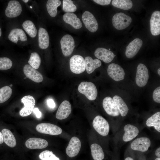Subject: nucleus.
<instances>
[{"instance_id": "34", "label": "nucleus", "mask_w": 160, "mask_h": 160, "mask_svg": "<svg viewBox=\"0 0 160 160\" xmlns=\"http://www.w3.org/2000/svg\"><path fill=\"white\" fill-rule=\"evenodd\" d=\"M28 62L30 65L35 69H37L40 65L41 60L37 53L33 52L31 53Z\"/></svg>"}, {"instance_id": "36", "label": "nucleus", "mask_w": 160, "mask_h": 160, "mask_svg": "<svg viewBox=\"0 0 160 160\" xmlns=\"http://www.w3.org/2000/svg\"><path fill=\"white\" fill-rule=\"evenodd\" d=\"M39 158L41 160H60L52 151L45 150L39 155Z\"/></svg>"}, {"instance_id": "9", "label": "nucleus", "mask_w": 160, "mask_h": 160, "mask_svg": "<svg viewBox=\"0 0 160 160\" xmlns=\"http://www.w3.org/2000/svg\"><path fill=\"white\" fill-rule=\"evenodd\" d=\"M21 102L24 105L20 111V115L22 117L28 116L30 115L34 109L35 100L31 95L24 96L21 99Z\"/></svg>"}, {"instance_id": "6", "label": "nucleus", "mask_w": 160, "mask_h": 160, "mask_svg": "<svg viewBox=\"0 0 160 160\" xmlns=\"http://www.w3.org/2000/svg\"><path fill=\"white\" fill-rule=\"evenodd\" d=\"M61 48L63 54L66 57L70 55L75 47L73 37L69 34L65 35L60 41Z\"/></svg>"}, {"instance_id": "38", "label": "nucleus", "mask_w": 160, "mask_h": 160, "mask_svg": "<svg viewBox=\"0 0 160 160\" xmlns=\"http://www.w3.org/2000/svg\"><path fill=\"white\" fill-rule=\"evenodd\" d=\"M153 98L154 102L160 103V87H158L154 90L153 93Z\"/></svg>"}, {"instance_id": "13", "label": "nucleus", "mask_w": 160, "mask_h": 160, "mask_svg": "<svg viewBox=\"0 0 160 160\" xmlns=\"http://www.w3.org/2000/svg\"><path fill=\"white\" fill-rule=\"evenodd\" d=\"M103 106L107 113L110 116L116 117L120 114L114 101L110 97H106L104 98Z\"/></svg>"}, {"instance_id": "50", "label": "nucleus", "mask_w": 160, "mask_h": 160, "mask_svg": "<svg viewBox=\"0 0 160 160\" xmlns=\"http://www.w3.org/2000/svg\"><path fill=\"white\" fill-rule=\"evenodd\" d=\"M30 7L31 8H32V6H30Z\"/></svg>"}, {"instance_id": "8", "label": "nucleus", "mask_w": 160, "mask_h": 160, "mask_svg": "<svg viewBox=\"0 0 160 160\" xmlns=\"http://www.w3.org/2000/svg\"><path fill=\"white\" fill-rule=\"evenodd\" d=\"M107 71L110 77L116 81H120L124 78V71L122 68L117 64L112 63L109 64Z\"/></svg>"}, {"instance_id": "14", "label": "nucleus", "mask_w": 160, "mask_h": 160, "mask_svg": "<svg viewBox=\"0 0 160 160\" xmlns=\"http://www.w3.org/2000/svg\"><path fill=\"white\" fill-rule=\"evenodd\" d=\"M81 146V142L79 139L75 136L72 137L66 148V154L71 158L76 156L80 151Z\"/></svg>"}, {"instance_id": "40", "label": "nucleus", "mask_w": 160, "mask_h": 160, "mask_svg": "<svg viewBox=\"0 0 160 160\" xmlns=\"http://www.w3.org/2000/svg\"><path fill=\"white\" fill-rule=\"evenodd\" d=\"M33 111L37 118H39L41 117V113L38 108H34Z\"/></svg>"}, {"instance_id": "27", "label": "nucleus", "mask_w": 160, "mask_h": 160, "mask_svg": "<svg viewBox=\"0 0 160 160\" xmlns=\"http://www.w3.org/2000/svg\"><path fill=\"white\" fill-rule=\"evenodd\" d=\"M146 124L148 127H153L157 132H160V112H156L146 120Z\"/></svg>"}, {"instance_id": "5", "label": "nucleus", "mask_w": 160, "mask_h": 160, "mask_svg": "<svg viewBox=\"0 0 160 160\" xmlns=\"http://www.w3.org/2000/svg\"><path fill=\"white\" fill-rule=\"evenodd\" d=\"M149 78V72L147 67L143 64L139 63L137 67L135 76L136 84L139 87L145 86Z\"/></svg>"}, {"instance_id": "20", "label": "nucleus", "mask_w": 160, "mask_h": 160, "mask_svg": "<svg viewBox=\"0 0 160 160\" xmlns=\"http://www.w3.org/2000/svg\"><path fill=\"white\" fill-rule=\"evenodd\" d=\"M48 142L45 139L36 137H32L28 139L25 142V145L30 149H43L47 147Z\"/></svg>"}, {"instance_id": "4", "label": "nucleus", "mask_w": 160, "mask_h": 160, "mask_svg": "<svg viewBox=\"0 0 160 160\" xmlns=\"http://www.w3.org/2000/svg\"><path fill=\"white\" fill-rule=\"evenodd\" d=\"M69 65L71 71L76 74L81 73L86 69L84 59L81 55H75L72 57Z\"/></svg>"}, {"instance_id": "41", "label": "nucleus", "mask_w": 160, "mask_h": 160, "mask_svg": "<svg viewBox=\"0 0 160 160\" xmlns=\"http://www.w3.org/2000/svg\"><path fill=\"white\" fill-rule=\"evenodd\" d=\"M47 103L48 106L51 108H54L55 106V103L52 99H48L47 101Z\"/></svg>"}, {"instance_id": "11", "label": "nucleus", "mask_w": 160, "mask_h": 160, "mask_svg": "<svg viewBox=\"0 0 160 160\" xmlns=\"http://www.w3.org/2000/svg\"><path fill=\"white\" fill-rule=\"evenodd\" d=\"M151 145L150 139L145 137L137 138L131 143L130 147L134 151L145 152L148 150Z\"/></svg>"}, {"instance_id": "46", "label": "nucleus", "mask_w": 160, "mask_h": 160, "mask_svg": "<svg viewBox=\"0 0 160 160\" xmlns=\"http://www.w3.org/2000/svg\"><path fill=\"white\" fill-rule=\"evenodd\" d=\"M154 160H160V157H157Z\"/></svg>"}, {"instance_id": "35", "label": "nucleus", "mask_w": 160, "mask_h": 160, "mask_svg": "<svg viewBox=\"0 0 160 160\" xmlns=\"http://www.w3.org/2000/svg\"><path fill=\"white\" fill-rule=\"evenodd\" d=\"M63 9L67 12H75L77 9L76 7L71 0L63 1Z\"/></svg>"}, {"instance_id": "43", "label": "nucleus", "mask_w": 160, "mask_h": 160, "mask_svg": "<svg viewBox=\"0 0 160 160\" xmlns=\"http://www.w3.org/2000/svg\"><path fill=\"white\" fill-rule=\"evenodd\" d=\"M4 142V139L2 134L0 131V144Z\"/></svg>"}, {"instance_id": "49", "label": "nucleus", "mask_w": 160, "mask_h": 160, "mask_svg": "<svg viewBox=\"0 0 160 160\" xmlns=\"http://www.w3.org/2000/svg\"><path fill=\"white\" fill-rule=\"evenodd\" d=\"M13 86L12 84H11L9 85V87H12Z\"/></svg>"}, {"instance_id": "22", "label": "nucleus", "mask_w": 160, "mask_h": 160, "mask_svg": "<svg viewBox=\"0 0 160 160\" xmlns=\"http://www.w3.org/2000/svg\"><path fill=\"white\" fill-rule=\"evenodd\" d=\"M8 38L11 41L16 44L19 40L24 41H26L27 39L26 35L24 31L19 28L12 29L9 34Z\"/></svg>"}, {"instance_id": "31", "label": "nucleus", "mask_w": 160, "mask_h": 160, "mask_svg": "<svg viewBox=\"0 0 160 160\" xmlns=\"http://www.w3.org/2000/svg\"><path fill=\"white\" fill-rule=\"evenodd\" d=\"M22 26L27 34L31 38L36 35L37 31L33 23L30 20H26L23 23Z\"/></svg>"}, {"instance_id": "44", "label": "nucleus", "mask_w": 160, "mask_h": 160, "mask_svg": "<svg viewBox=\"0 0 160 160\" xmlns=\"http://www.w3.org/2000/svg\"><path fill=\"white\" fill-rule=\"evenodd\" d=\"M124 160H134L133 159L129 156H128L126 157L124 159Z\"/></svg>"}, {"instance_id": "23", "label": "nucleus", "mask_w": 160, "mask_h": 160, "mask_svg": "<svg viewBox=\"0 0 160 160\" xmlns=\"http://www.w3.org/2000/svg\"><path fill=\"white\" fill-rule=\"evenodd\" d=\"M63 19L65 23L70 25L75 29H80L82 26V23L80 19L73 13L66 12L63 15Z\"/></svg>"}, {"instance_id": "3", "label": "nucleus", "mask_w": 160, "mask_h": 160, "mask_svg": "<svg viewBox=\"0 0 160 160\" xmlns=\"http://www.w3.org/2000/svg\"><path fill=\"white\" fill-rule=\"evenodd\" d=\"M92 125L95 131L100 135L105 136L108 134L110 130L109 123L102 116H96L93 121Z\"/></svg>"}, {"instance_id": "7", "label": "nucleus", "mask_w": 160, "mask_h": 160, "mask_svg": "<svg viewBox=\"0 0 160 160\" xmlns=\"http://www.w3.org/2000/svg\"><path fill=\"white\" fill-rule=\"evenodd\" d=\"M36 129L40 133L51 135H60L62 132V129L57 126L46 123L38 124L36 126Z\"/></svg>"}, {"instance_id": "33", "label": "nucleus", "mask_w": 160, "mask_h": 160, "mask_svg": "<svg viewBox=\"0 0 160 160\" xmlns=\"http://www.w3.org/2000/svg\"><path fill=\"white\" fill-rule=\"evenodd\" d=\"M12 90L9 86H6L0 89V103L7 101L11 97Z\"/></svg>"}, {"instance_id": "32", "label": "nucleus", "mask_w": 160, "mask_h": 160, "mask_svg": "<svg viewBox=\"0 0 160 160\" xmlns=\"http://www.w3.org/2000/svg\"><path fill=\"white\" fill-rule=\"evenodd\" d=\"M112 4L114 7L124 10H129L133 6L132 2L130 0H113Z\"/></svg>"}, {"instance_id": "21", "label": "nucleus", "mask_w": 160, "mask_h": 160, "mask_svg": "<svg viewBox=\"0 0 160 160\" xmlns=\"http://www.w3.org/2000/svg\"><path fill=\"white\" fill-rule=\"evenodd\" d=\"M124 132L122 137L124 141L127 142L133 140L138 134L139 130L135 126L129 124L125 125L124 127Z\"/></svg>"}, {"instance_id": "45", "label": "nucleus", "mask_w": 160, "mask_h": 160, "mask_svg": "<svg viewBox=\"0 0 160 160\" xmlns=\"http://www.w3.org/2000/svg\"><path fill=\"white\" fill-rule=\"evenodd\" d=\"M157 72L158 75L160 76V68H159L158 69Z\"/></svg>"}, {"instance_id": "12", "label": "nucleus", "mask_w": 160, "mask_h": 160, "mask_svg": "<svg viewBox=\"0 0 160 160\" xmlns=\"http://www.w3.org/2000/svg\"><path fill=\"white\" fill-rule=\"evenodd\" d=\"M22 11V6L19 2L17 0H11L5 9V14L8 17L14 18L20 15Z\"/></svg>"}, {"instance_id": "24", "label": "nucleus", "mask_w": 160, "mask_h": 160, "mask_svg": "<svg viewBox=\"0 0 160 160\" xmlns=\"http://www.w3.org/2000/svg\"><path fill=\"white\" fill-rule=\"evenodd\" d=\"M38 42L39 47L42 49H45L49 47V37L47 30L44 28H40L38 32Z\"/></svg>"}, {"instance_id": "47", "label": "nucleus", "mask_w": 160, "mask_h": 160, "mask_svg": "<svg viewBox=\"0 0 160 160\" xmlns=\"http://www.w3.org/2000/svg\"><path fill=\"white\" fill-rule=\"evenodd\" d=\"M23 1L25 3H27L28 1V0H23Z\"/></svg>"}, {"instance_id": "16", "label": "nucleus", "mask_w": 160, "mask_h": 160, "mask_svg": "<svg viewBox=\"0 0 160 160\" xmlns=\"http://www.w3.org/2000/svg\"><path fill=\"white\" fill-rule=\"evenodd\" d=\"M23 71L27 78L35 82H40L43 80V77L42 74L29 65H25Z\"/></svg>"}, {"instance_id": "18", "label": "nucleus", "mask_w": 160, "mask_h": 160, "mask_svg": "<svg viewBox=\"0 0 160 160\" xmlns=\"http://www.w3.org/2000/svg\"><path fill=\"white\" fill-rule=\"evenodd\" d=\"M150 31L154 36L160 34V12L154 11L152 14L150 21Z\"/></svg>"}, {"instance_id": "25", "label": "nucleus", "mask_w": 160, "mask_h": 160, "mask_svg": "<svg viewBox=\"0 0 160 160\" xmlns=\"http://www.w3.org/2000/svg\"><path fill=\"white\" fill-rule=\"evenodd\" d=\"M86 71L88 74L92 73L97 68L100 67L101 62L97 59H93L90 56H87L84 59Z\"/></svg>"}, {"instance_id": "17", "label": "nucleus", "mask_w": 160, "mask_h": 160, "mask_svg": "<svg viewBox=\"0 0 160 160\" xmlns=\"http://www.w3.org/2000/svg\"><path fill=\"white\" fill-rule=\"evenodd\" d=\"M94 55L97 59L105 63L111 62L116 55L112 51L104 48L99 47L95 50Z\"/></svg>"}, {"instance_id": "19", "label": "nucleus", "mask_w": 160, "mask_h": 160, "mask_svg": "<svg viewBox=\"0 0 160 160\" xmlns=\"http://www.w3.org/2000/svg\"><path fill=\"white\" fill-rule=\"evenodd\" d=\"M70 103L67 100L63 101L60 105L56 114V118L63 120L68 117L71 112Z\"/></svg>"}, {"instance_id": "42", "label": "nucleus", "mask_w": 160, "mask_h": 160, "mask_svg": "<svg viewBox=\"0 0 160 160\" xmlns=\"http://www.w3.org/2000/svg\"><path fill=\"white\" fill-rule=\"evenodd\" d=\"M155 155L156 156L160 157V147L158 148L155 151Z\"/></svg>"}, {"instance_id": "39", "label": "nucleus", "mask_w": 160, "mask_h": 160, "mask_svg": "<svg viewBox=\"0 0 160 160\" xmlns=\"http://www.w3.org/2000/svg\"><path fill=\"white\" fill-rule=\"evenodd\" d=\"M95 2L101 5H106L109 4L111 2V0H94Z\"/></svg>"}, {"instance_id": "2", "label": "nucleus", "mask_w": 160, "mask_h": 160, "mask_svg": "<svg viewBox=\"0 0 160 160\" xmlns=\"http://www.w3.org/2000/svg\"><path fill=\"white\" fill-rule=\"evenodd\" d=\"M132 21V19L130 17L122 12L115 14L112 20L113 26L118 30L126 28L130 25Z\"/></svg>"}, {"instance_id": "30", "label": "nucleus", "mask_w": 160, "mask_h": 160, "mask_svg": "<svg viewBox=\"0 0 160 160\" xmlns=\"http://www.w3.org/2000/svg\"><path fill=\"white\" fill-rule=\"evenodd\" d=\"M61 4L59 0H48L46 4L47 10L49 15L52 17H55L57 13V8Z\"/></svg>"}, {"instance_id": "48", "label": "nucleus", "mask_w": 160, "mask_h": 160, "mask_svg": "<svg viewBox=\"0 0 160 160\" xmlns=\"http://www.w3.org/2000/svg\"><path fill=\"white\" fill-rule=\"evenodd\" d=\"M1 29L0 27V37L1 36Z\"/></svg>"}, {"instance_id": "10", "label": "nucleus", "mask_w": 160, "mask_h": 160, "mask_svg": "<svg viewBox=\"0 0 160 160\" xmlns=\"http://www.w3.org/2000/svg\"><path fill=\"white\" fill-rule=\"evenodd\" d=\"M82 20L86 28L91 32L97 31L98 25L97 21L93 15L88 11H85L82 16Z\"/></svg>"}, {"instance_id": "29", "label": "nucleus", "mask_w": 160, "mask_h": 160, "mask_svg": "<svg viewBox=\"0 0 160 160\" xmlns=\"http://www.w3.org/2000/svg\"><path fill=\"white\" fill-rule=\"evenodd\" d=\"M91 155L94 160H103L105 154L101 147L97 143H93L90 146Z\"/></svg>"}, {"instance_id": "26", "label": "nucleus", "mask_w": 160, "mask_h": 160, "mask_svg": "<svg viewBox=\"0 0 160 160\" xmlns=\"http://www.w3.org/2000/svg\"><path fill=\"white\" fill-rule=\"evenodd\" d=\"M113 99L119 111L120 114L122 117L126 116L128 113L129 108L123 99L117 95H114Z\"/></svg>"}, {"instance_id": "28", "label": "nucleus", "mask_w": 160, "mask_h": 160, "mask_svg": "<svg viewBox=\"0 0 160 160\" xmlns=\"http://www.w3.org/2000/svg\"><path fill=\"white\" fill-rule=\"evenodd\" d=\"M4 141L8 146L11 148L15 147L16 145L15 138L12 132L9 129H4L2 130Z\"/></svg>"}, {"instance_id": "1", "label": "nucleus", "mask_w": 160, "mask_h": 160, "mask_svg": "<svg viewBox=\"0 0 160 160\" xmlns=\"http://www.w3.org/2000/svg\"><path fill=\"white\" fill-rule=\"evenodd\" d=\"M78 90L89 100H93L97 98V91L95 84L91 82L83 81L79 84Z\"/></svg>"}, {"instance_id": "37", "label": "nucleus", "mask_w": 160, "mask_h": 160, "mask_svg": "<svg viewBox=\"0 0 160 160\" xmlns=\"http://www.w3.org/2000/svg\"><path fill=\"white\" fill-rule=\"evenodd\" d=\"M12 65V60L7 57H0V70H6L11 68Z\"/></svg>"}, {"instance_id": "15", "label": "nucleus", "mask_w": 160, "mask_h": 160, "mask_svg": "<svg viewBox=\"0 0 160 160\" xmlns=\"http://www.w3.org/2000/svg\"><path fill=\"white\" fill-rule=\"evenodd\" d=\"M143 41L137 38L130 42L126 47L125 54L128 58L134 57L138 52L143 45Z\"/></svg>"}]
</instances>
